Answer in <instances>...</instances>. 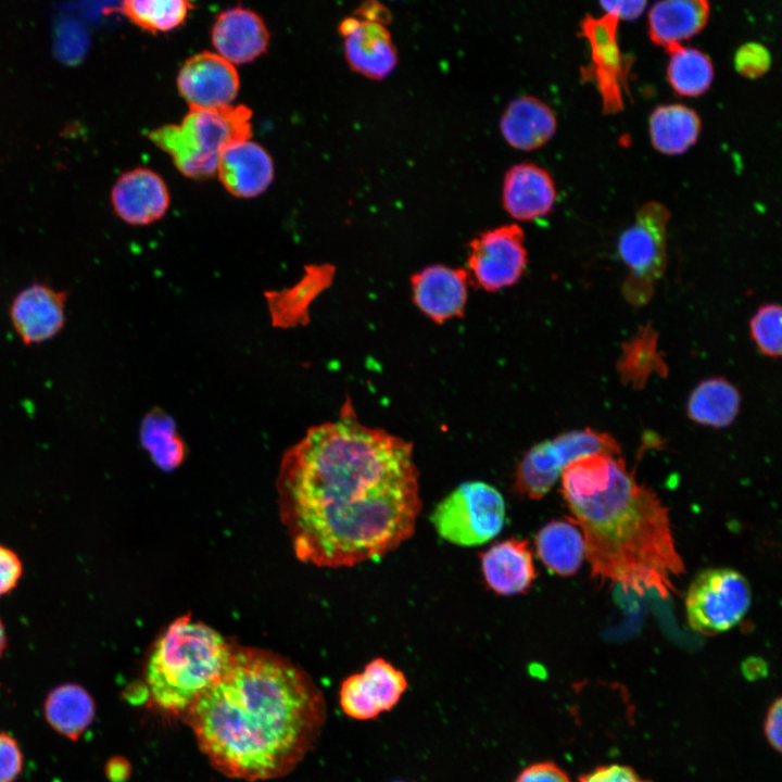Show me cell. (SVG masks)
Returning a JSON list of instances; mask_svg holds the SVG:
<instances>
[{
    "label": "cell",
    "instance_id": "6da1fadb",
    "mask_svg": "<svg viewBox=\"0 0 782 782\" xmlns=\"http://www.w3.org/2000/svg\"><path fill=\"white\" fill-rule=\"evenodd\" d=\"M277 490L297 557L320 567L384 556L413 535L421 508L412 444L350 408L286 452Z\"/></svg>",
    "mask_w": 782,
    "mask_h": 782
},
{
    "label": "cell",
    "instance_id": "7a4b0ae2",
    "mask_svg": "<svg viewBox=\"0 0 782 782\" xmlns=\"http://www.w3.org/2000/svg\"><path fill=\"white\" fill-rule=\"evenodd\" d=\"M184 715L212 767L255 782L295 768L320 734L326 704L313 680L291 661L234 646L223 672Z\"/></svg>",
    "mask_w": 782,
    "mask_h": 782
},
{
    "label": "cell",
    "instance_id": "3957f363",
    "mask_svg": "<svg viewBox=\"0 0 782 782\" xmlns=\"http://www.w3.org/2000/svg\"><path fill=\"white\" fill-rule=\"evenodd\" d=\"M562 494L582 530L585 558L601 582L625 592H677L684 572L668 509L638 482L619 455L592 454L568 464L560 475Z\"/></svg>",
    "mask_w": 782,
    "mask_h": 782
},
{
    "label": "cell",
    "instance_id": "277c9868",
    "mask_svg": "<svg viewBox=\"0 0 782 782\" xmlns=\"http://www.w3.org/2000/svg\"><path fill=\"white\" fill-rule=\"evenodd\" d=\"M232 649L212 627L189 615L178 617L149 654L143 674L149 699L166 712L185 714L223 672Z\"/></svg>",
    "mask_w": 782,
    "mask_h": 782
},
{
    "label": "cell",
    "instance_id": "5b68a950",
    "mask_svg": "<svg viewBox=\"0 0 782 782\" xmlns=\"http://www.w3.org/2000/svg\"><path fill=\"white\" fill-rule=\"evenodd\" d=\"M250 137L252 111L242 104L222 110L189 109L179 123L148 133V139L172 159L177 171L192 179L214 176L224 150Z\"/></svg>",
    "mask_w": 782,
    "mask_h": 782
},
{
    "label": "cell",
    "instance_id": "8992f818",
    "mask_svg": "<svg viewBox=\"0 0 782 782\" xmlns=\"http://www.w3.org/2000/svg\"><path fill=\"white\" fill-rule=\"evenodd\" d=\"M438 534L459 546H475L495 538L505 524V502L492 485L465 482L445 496L431 514Z\"/></svg>",
    "mask_w": 782,
    "mask_h": 782
},
{
    "label": "cell",
    "instance_id": "52a82bcc",
    "mask_svg": "<svg viewBox=\"0 0 782 782\" xmlns=\"http://www.w3.org/2000/svg\"><path fill=\"white\" fill-rule=\"evenodd\" d=\"M668 220L667 207L652 201L640 209L634 223L619 237L618 253L629 269L623 294L634 305L651 299L655 282L665 272Z\"/></svg>",
    "mask_w": 782,
    "mask_h": 782
},
{
    "label": "cell",
    "instance_id": "ba28073f",
    "mask_svg": "<svg viewBox=\"0 0 782 782\" xmlns=\"http://www.w3.org/2000/svg\"><path fill=\"white\" fill-rule=\"evenodd\" d=\"M619 453V444L606 432L590 428L571 430L531 447L517 466L514 485L520 495L539 500L571 462L592 454Z\"/></svg>",
    "mask_w": 782,
    "mask_h": 782
},
{
    "label": "cell",
    "instance_id": "9c48e42d",
    "mask_svg": "<svg viewBox=\"0 0 782 782\" xmlns=\"http://www.w3.org/2000/svg\"><path fill=\"white\" fill-rule=\"evenodd\" d=\"M752 590L745 577L731 568H709L698 573L685 597L690 627L715 635L735 627L747 614Z\"/></svg>",
    "mask_w": 782,
    "mask_h": 782
},
{
    "label": "cell",
    "instance_id": "30bf717a",
    "mask_svg": "<svg viewBox=\"0 0 782 782\" xmlns=\"http://www.w3.org/2000/svg\"><path fill=\"white\" fill-rule=\"evenodd\" d=\"M527 262L525 232L518 224L490 228L468 243V274L485 291L494 292L515 285Z\"/></svg>",
    "mask_w": 782,
    "mask_h": 782
},
{
    "label": "cell",
    "instance_id": "8fae6325",
    "mask_svg": "<svg viewBox=\"0 0 782 782\" xmlns=\"http://www.w3.org/2000/svg\"><path fill=\"white\" fill-rule=\"evenodd\" d=\"M618 22L615 16L605 13L601 17L586 16L581 23V34L589 43L591 54V62L581 74L597 87L603 111L607 114L623 109V90L631 64L618 43Z\"/></svg>",
    "mask_w": 782,
    "mask_h": 782
},
{
    "label": "cell",
    "instance_id": "7c38bea8",
    "mask_svg": "<svg viewBox=\"0 0 782 782\" xmlns=\"http://www.w3.org/2000/svg\"><path fill=\"white\" fill-rule=\"evenodd\" d=\"M176 86L189 109L222 110L234 105L240 79L232 63L218 53L203 51L184 62Z\"/></svg>",
    "mask_w": 782,
    "mask_h": 782
},
{
    "label": "cell",
    "instance_id": "4fadbf2b",
    "mask_svg": "<svg viewBox=\"0 0 782 782\" xmlns=\"http://www.w3.org/2000/svg\"><path fill=\"white\" fill-rule=\"evenodd\" d=\"M407 688L404 673L383 658L369 661L360 673L348 677L340 688V706L356 720H369L391 710Z\"/></svg>",
    "mask_w": 782,
    "mask_h": 782
},
{
    "label": "cell",
    "instance_id": "5bb4252c",
    "mask_svg": "<svg viewBox=\"0 0 782 782\" xmlns=\"http://www.w3.org/2000/svg\"><path fill=\"white\" fill-rule=\"evenodd\" d=\"M68 293L35 281L20 290L11 301L9 317L25 345L51 340L64 328Z\"/></svg>",
    "mask_w": 782,
    "mask_h": 782
},
{
    "label": "cell",
    "instance_id": "9a60e30c",
    "mask_svg": "<svg viewBox=\"0 0 782 782\" xmlns=\"http://www.w3.org/2000/svg\"><path fill=\"white\" fill-rule=\"evenodd\" d=\"M110 201L114 214L131 226H147L165 216L171 194L163 177L138 166L123 172L114 181Z\"/></svg>",
    "mask_w": 782,
    "mask_h": 782
},
{
    "label": "cell",
    "instance_id": "2e32d148",
    "mask_svg": "<svg viewBox=\"0 0 782 782\" xmlns=\"http://www.w3.org/2000/svg\"><path fill=\"white\" fill-rule=\"evenodd\" d=\"M339 30L352 71L371 80H382L395 70L398 51L383 24L373 18L348 17L341 22Z\"/></svg>",
    "mask_w": 782,
    "mask_h": 782
},
{
    "label": "cell",
    "instance_id": "e0dca14e",
    "mask_svg": "<svg viewBox=\"0 0 782 782\" xmlns=\"http://www.w3.org/2000/svg\"><path fill=\"white\" fill-rule=\"evenodd\" d=\"M215 175L231 195L253 199L273 184L275 164L269 152L250 137L237 140L224 150Z\"/></svg>",
    "mask_w": 782,
    "mask_h": 782
},
{
    "label": "cell",
    "instance_id": "ac0fdd59",
    "mask_svg": "<svg viewBox=\"0 0 782 782\" xmlns=\"http://www.w3.org/2000/svg\"><path fill=\"white\" fill-rule=\"evenodd\" d=\"M468 276L463 268L429 265L411 277L413 300L436 323L461 316L468 295Z\"/></svg>",
    "mask_w": 782,
    "mask_h": 782
},
{
    "label": "cell",
    "instance_id": "d6986e66",
    "mask_svg": "<svg viewBox=\"0 0 782 782\" xmlns=\"http://www.w3.org/2000/svg\"><path fill=\"white\" fill-rule=\"evenodd\" d=\"M504 211L518 222H530L547 215L556 200L555 182L543 167L521 162L510 166L502 182Z\"/></svg>",
    "mask_w": 782,
    "mask_h": 782
},
{
    "label": "cell",
    "instance_id": "ffe728a7",
    "mask_svg": "<svg viewBox=\"0 0 782 782\" xmlns=\"http://www.w3.org/2000/svg\"><path fill=\"white\" fill-rule=\"evenodd\" d=\"M211 38L216 53L234 65H240L253 62L266 52L269 33L257 13L234 7L217 15Z\"/></svg>",
    "mask_w": 782,
    "mask_h": 782
},
{
    "label": "cell",
    "instance_id": "44dd1931",
    "mask_svg": "<svg viewBox=\"0 0 782 782\" xmlns=\"http://www.w3.org/2000/svg\"><path fill=\"white\" fill-rule=\"evenodd\" d=\"M480 562L487 585L500 595L526 592L537 576L529 545L520 539L493 544L480 555Z\"/></svg>",
    "mask_w": 782,
    "mask_h": 782
},
{
    "label": "cell",
    "instance_id": "7402d4cb",
    "mask_svg": "<svg viewBox=\"0 0 782 782\" xmlns=\"http://www.w3.org/2000/svg\"><path fill=\"white\" fill-rule=\"evenodd\" d=\"M499 127L509 147L533 151L553 138L557 121L554 111L545 102L532 96H520L504 109Z\"/></svg>",
    "mask_w": 782,
    "mask_h": 782
},
{
    "label": "cell",
    "instance_id": "603a6c76",
    "mask_svg": "<svg viewBox=\"0 0 782 782\" xmlns=\"http://www.w3.org/2000/svg\"><path fill=\"white\" fill-rule=\"evenodd\" d=\"M708 17V0H660L649 11L648 35L668 51L698 34Z\"/></svg>",
    "mask_w": 782,
    "mask_h": 782
},
{
    "label": "cell",
    "instance_id": "cb8c5ba5",
    "mask_svg": "<svg viewBox=\"0 0 782 782\" xmlns=\"http://www.w3.org/2000/svg\"><path fill=\"white\" fill-rule=\"evenodd\" d=\"M43 715L54 731L77 741L92 723L96 704L91 694L80 684L63 683L48 693Z\"/></svg>",
    "mask_w": 782,
    "mask_h": 782
},
{
    "label": "cell",
    "instance_id": "d4e9b609",
    "mask_svg": "<svg viewBox=\"0 0 782 782\" xmlns=\"http://www.w3.org/2000/svg\"><path fill=\"white\" fill-rule=\"evenodd\" d=\"M651 141L658 152L678 155L695 144L701 133V118L683 104L659 105L649 116Z\"/></svg>",
    "mask_w": 782,
    "mask_h": 782
},
{
    "label": "cell",
    "instance_id": "484cf974",
    "mask_svg": "<svg viewBox=\"0 0 782 782\" xmlns=\"http://www.w3.org/2000/svg\"><path fill=\"white\" fill-rule=\"evenodd\" d=\"M535 548L542 563L564 577L575 575L585 558L582 533L577 525L566 520L543 526L535 537Z\"/></svg>",
    "mask_w": 782,
    "mask_h": 782
},
{
    "label": "cell",
    "instance_id": "4316f807",
    "mask_svg": "<svg viewBox=\"0 0 782 782\" xmlns=\"http://www.w3.org/2000/svg\"><path fill=\"white\" fill-rule=\"evenodd\" d=\"M741 406L737 389L722 377L701 381L689 396L686 412L691 420L712 428L730 426Z\"/></svg>",
    "mask_w": 782,
    "mask_h": 782
},
{
    "label": "cell",
    "instance_id": "83f0119b",
    "mask_svg": "<svg viewBox=\"0 0 782 782\" xmlns=\"http://www.w3.org/2000/svg\"><path fill=\"white\" fill-rule=\"evenodd\" d=\"M621 380L642 389L653 374L666 375L667 366L657 350V332L646 325L626 342L617 363Z\"/></svg>",
    "mask_w": 782,
    "mask_h": 782
},
{
    "label": "cell",
    "instance_id": "f1b7e54d",
    "mask_svg": "<svg viewBox=\"0 0 782 782\" xmlns=\"http://www.w3.org/2000/svg\"><path fill=\"white\" fill-rule=\"evenodd\" d=\"M667 77L671 88L679 96L697 97L710 87L714 66L702 51L678 45L668 50Z\"/></svg>",
    "mask_w": 782,
    "mask_h": 782
},
{
    "label": "cell",
    "instance_id": "f546056e",
    "mask_svg": "<svg viewBox=\"0 0 782 782\" xmlns=\"http://www.w3.org/2000/svg\"><path fill=\"white\" fill-rule=\"evenodd\" d=\"M192 9L191 0H122L119 11L139 28L159 34L181 26Z\"/></svg>",
    "mask_w": 782,
    "mask_h": 782
},
{
    "label": "cell",
    "instance_id": "4dcf8cb0",
    "mask_svg": "<svg viewBox=\"0 0 782 782\" xmlns=\"http://www.w3.org/2000/svg\"><path fill=\"white\" fill-rule=\"evenodd\" d=\"M781 306L765 304L760 306L749 323L751 337L758 350L769 357H779L782 350Z\"/></svg>",
    "mask_w": 782,
    "mask_h": 782
},
{
    "label": "cell",
    "instance_id": "1f68e13d",
    "mask_svg": "<svg viewBox=\"0 0 782 782\" xmlns=\"http://www.w3.org/2000/svg\"><path fill=\"white\" fill-rule=\"evenodd\" d=\"M771 58L768 50L760 43L742 46L734 58L736 71L747 78H758L770 67Z\"/></svg>",
    "mask_w": 782,
    "mask_h": 782
},
{
    "label": "cell",
    "instance_id": "d6a6232c",
    "mask_svg": "<svg viewBox=\"0 0 782 782\" xmlns=\"http://www.w3.org/2000/svg\"><path fill=\"white\" fill-rule=\"evenodd\" d=\"M23 768V753L17 741L0 732V782H14Z\"/></svg>",
    "mask_w": 782,
    "mask_h": 782
},
{
    "label": "cell",
    "instance_id": "836d02e7",
    "mask_svg": "<svg viewBox=\"0 0 782 782\" xmlns=\"http://www.w3.org/2000/svg\"><path fill=\"white\" fill-rule=\"evenodd\" d=\"M22 573L23 564L18 555L0 544V596L16 588Z\"/></svg>",
    "mask_w": 782,
    "mask_h": 782
},
{
    "label": "cell",
    "instance_id": "e575fe53",
    "mask_svg": "<svg viewBox=\"0 0 782 782\" xmlns=\"http://www.w3.org/2000/svg\"><path fill=\"white\" fill-rule=\"evenodd\" d=\"M515 782H570V780L558 766L545 761L526 767Z\"/></svg>",
    "mask_w": 782,
    "mask_h": 782
},
{
    "label": "cell",
    "instance_id": "d590c367",
    "mask_svg": "<svg viewBox=\"0 0 782 782\" xmlns=\"http://www.w3.org/2000/svg\"><path fill=\"white\" fill-rule=\"evenodd\" d=\"M580 782H648L641 779L631 768L610 765L600 767L583 775Z\"/></svg>",
    "mask_w": 782,
    "mask_h": 782
},
{
    "label": "cell",
    "instance_id": "8d00e7d4",
    "mask_svg": "<svg viewBox=\"0 0 782 782\" xmlns=\"http://www.w3.org/2000/svg\"><path fill=\"white\" fill-rule=\"evenodd\" d=\"M605 13L620 20H635L644 11L647 0H600Z\"/></svg>",
    "mask_w": 782,
    "mask_h": 782
},
{
    "label": "cell",
    "instance_id": "74e56055",
    "mask_svg": "<svg viewBox=\"0 0 782 782\" xmlns=\"http://www.w3.org/2000/svg\"><path fill=\"white\" fill-rule=\"evenodd\" d=\"M781 698H777L768 709L765 719V735L770 745L777 749H781Z\"/></svg>",
    "mask_w": 782,
    "mask_h": 782
},
{
    "label": "cell",
    "instance_id": "f35d334b",
    "mask_svg": "<svg viewBox=\"0 0 782 782\" xmlns=\"http://www.w3.org/2000/svg\"><path fill=\"white\" fill-rule=\"evenodd\" d=\"M130 772L129 764L122 757H113L105 765V773L113 782L124 781Z\"/></svg>",
    "mask_w": 782,
    "mask_h": 782
},
{
    "label": "cell",
    "instance_id": "ab89813d",
    "mask_svg": "<svg viewBox=\"0 0 782 782\" xmlns=\"http://www.w3.org/2000/svg\"><path fill=\"white\" fill-rule=\"evenodd\" d=\"M7 646H8L7 633H5L4 625L0 618V658L4 654Z\"/></svg>",
    "mask_w": 782,
    "mask_h": 782
},
{
    "label": "cell",
    "instance_id": "60d3db41",
    "mask_svg": "<svg viewBox=\"0 0 782 782\" xmlns=\"http://www.w3.org/2000/svg\"><path fill=\"white\" fill-rule=\"evenodd\" d=\"M396 782H403V781H396Z\"/></svg>",
    "mask_w": 782,
    "mask_h": 782
}]
</instances>
